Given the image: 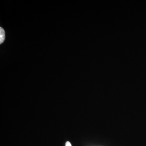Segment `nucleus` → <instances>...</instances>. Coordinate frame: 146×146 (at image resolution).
Returning <instances> with one entry per match:
<instances>
[{
	"label": "nucleus",
	"mask_w": 146,
	"mask_h": 146,
	"mask_svg": "<svg viewBox=\"0 0 146 146\" xmlns=\"http://www.w3.org/2000/svg\"><path fill=\"white\" fill-rule=\"evenodd\" d=\"M5 31L3 28L0 27V44H1L5 39Z\"/></svg>",
	"instance_id": "obj_1"
},
{
	"label": "nucleus",
	"mask_w": 146,
	"mask_h": 146,
	"mask_svg": "<svg viewBox=\"0 0 146 146\" xmlns=\"http://www.w3.org/2000/svg\"><path fill=\"white\" fill-rule=\"evenodd\" d=\"M65 146H72V145H71V143H70L69 141H68V142H66V143H65Z\"/></svg>",
	"instance_id": "obj_2"
}]
</instances>
